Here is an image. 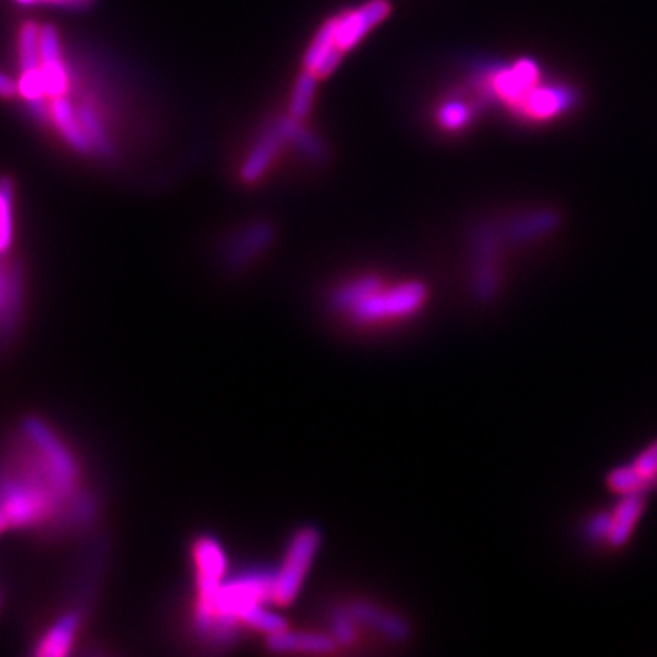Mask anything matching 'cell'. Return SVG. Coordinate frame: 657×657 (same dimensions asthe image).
I'll return each mask as SVG.
<instances>
[{
  "label": "cell",
  "mask_w": 657,
  "mask_h": 657,
  "mask_svg": "<svg viewBox=\"0 0 657 657\" xmlns=\"http://www.w3.org/2000/svg\"><path fill=\"white\" fill-rule=\"evenodd\" d=\"M428 291L420 282H402L386 285L380 276L369 291L345 313L356 325L375 327V325L404 322L415 316L426 303Z\"/></svg>",
  "instance_id": "cell-1"
},
{
  "label": "cell",
  "mask_w": 657,
  "mask_h": 657,
  "mask_svg": "<svg viewBox=\"0 0 657 657\" xmlns=\"http://www.w3.org/2000/svg\"><path fill=\"white\" fill-rule=\"evenodd\" d=\"M24 433L55 488L68 499H79V468L72 451L64 446L63 440L37 418H30L24 424Z\"/></svg>",
  "instance_id": "cell-2"
},
{
  "label": "cell",
  "mask_w": 657,
  "mask_h": 657,
  "mask_svg": "<svg viewBox=\"0 0 657 657\" xmlns=\"http://www.w3.org/2000/svg\"><path fill=\"white\" fill-rule=\"evenodd\" d=\"M322 535L313 526L296 530L287 544L283 561L276 568L274 605L287 606L302 592L303 583L320 550Z\"/></svg>",
  "instance_id": "cell-3"
},
{
  "label": "cell",
  "mask_w": 657,
  "mask_h": 657,
  "mask_svg": "<svg viewBox=\"0 0 657 657\" xmlns=\"http://www.w3.org/2000/svg\"><path fill=\"white\" fill-rule=\"evenodd\" d=\"M391 13L387 0H369L364 6L336 17V44L347 53L364 41L365 35L375 30Z\"/></svg>",
  "instance_id": "cell-4"
},
{
  "label": "cell",
  "mask_w": 657,
  "mask_h": 657,
  "mask_svg": "<svg viewBox=\"0 0 657 657\" xmlns=\"http://www.w3.org/2000/svg\"><path fill=\"white\" fill-rule=\"evenodd\" d=\"M192 559L196 568L198 599H210L227 577L225 550L214 537H199L192 546Z\"/></svg>",
  "instance_id": "cell-5"
},
{
  "label": "cell",
  "mask_w": 657,
  "mask_h": 657,
  "mask_svg": "<svg viewBox=\"0 0 657 657\" xmlns=\"http://www.w3.org/2000/svg\"><path fill=\"white\" fill-rule=\"evenodd\" d=\"M347 612L353 616L356 625L369 626L378 636L387 641H406L409 637V625L404 617L387 610L384 606L371 603L367 599H356L345 603Z\"/></svg>",
  "instance_id": "cell-6"
},
{
  "label": "cell",
  "mask_w": 657,
  "mask_h": 657,
  "mask_svg": "<svg viewBox=\"0 0 657 657\" xmlns=\"http://www.w3.org/2000/svg\"><path fill=\"white\" fill-rule=\"evenodd\" d=\"M344 55L345 53L336 44V17H333L314 35L313 42L309 44L303 57V66L318 79H324L338 68Z\"/></svg>",
  "instance_id": "cell-7"
},
{
  "label": "cell",
  "mask_w": 657,
  "mask_h": 657,
  "mask_svg": "<svg viewBox=\"0 0 657 657\" xmlns=\"http://www.w3.org/2000/svg\"><path fill=\"white\" fill-rule=\"evenodd\" d=\"M289 132H291V119H283L278 125L269 128L252 148L251 156L247 157L245 165L241 168V178L247 183H254L256 179H260L278 156L283 141L289 139Z\"/></svg>",
  "instance_id": "cell-8"
},
{
  "label": "cell",
  "mask_w": 657,
  "mask_h": 657,
  "mask_svg": "<svg viewBox=\"0 0 657 657\" xmlns=\"http://www.w3.org/2000/svg\"><path fill=\"white\" fill-rule=\"evenodd\" d=\"M267 648L272 652H307V654H331L338 643L329 634L296 632L285 628L278 634L265 637Z\"/></svg>",
  "instance_id": "cell-9"
},
{
  "label": "cell",
  "mask_w": 657,
  "mask_h": 657,
  "mask_svg": "<svg viewBox=\"0 0 657 657\" xmlns=\"http://www.w3.org/2000/svg\"><path fill=\"white\" fill-rule=\"evenodd\" d=\"M50 115H52L53 125L57 126L59 134L63 136L68 145L75 148L77 152L92 150V143H90V139L86 136L83 125H81L77 108L66 97L52 99Z\"/></svg>",
  "instance_id": "cell-10"
},
{
  "label": "cell",
  "mask_w": 657,
  "mask_h": 657,
  "mask_svg": "<svg viewBox=\"0 0 657 657\" xmlns=\"http://www.w3.org/2000/svg\"><path fill=\"white\" fill-rule=\"evenodd\" d=\"M623 497L625 499L617 504L614 515H606L605 539L612 546L625 543L643 511V493H630Z\"/></svg>",
  "instance_id": "cell-11"
},
{
  "label": "cell",
  "mask_w": 657,
  "mask_h": 657,
  "mask_svg": "<svg viewBox=\"0 0 657 657\" xmlns=\"http://www.w3.org/2000/svg\"><path fill=\"white\" fill-rule=\"evenodd\" d=\"M81 619L77 612L64 614L55 625L42 637L41 643L37 645V656L41 657H63L72 650L73 641L79 632Z\"/></svg>",
  "instance_id": "cell-12"
},
{
  "label": "cell",
  "mask_w": 657,
  "mask_h": 657,
  "mask_svg": "<svg viewBox=\"0 0 657 657\" xmlns=\"http://www.w3.org/2000/svg\"><path fill=\"white\" fill-rule=\"evenodd\" d=\"M269 240H271V230L263 227V225H258L249 232H245V236L241 238L238 245L232 243L227 260H229L232 267L245 265L247 261L252 260L254 256H258L263 251V247L269 243Z\"/></svg>",
  "instance_id": "cell-13"
},
{
  "label": "cell",
  "mask_w": 657,
  "mask_h": 657,
  "mask_svg": "<svg viewBox=\"0 0 657 657\" xmlns=\"http://www.w3.org/2000/svg\"><path fill=\"white\" fill-rule=\"evenodd\" d=\"M19 59L22 70L41 66V26L26 22L19 32Z\"/></svg>",
  "instance_id": "cell-14"
},
{
  "label": "cell",
  "mask_w": 657,
  "mask_h": 657,
  "mask_svg": "<svg viewBox=\"0 0 657 657\" xmlns=\"http://www.w3.org/2000/svg\"><path fill=\"white\" fill-rule=\"evenodd\" d=\"M316 81H318V77L307 70L296 79L294 88H292L291 105H289L291 117H294L296 121L305 119L309 114V110L313 106L314 92H316Z\"/></svg>",
  "instance_id": "cell-15"
},
{
  "label": "cell",
  "mask_w": 657,
  "mask_h": 657,
  "mask_svg": "<svg viewBox=\"0 0 657 657\" xmlns=\"http://www.w3.org/2000/svg\"><path fill=\"white\" fill-rule=\"evenodd\" d=\"M13 196L10 179H0V254L10 249L13 241Z\"/></svg>",
  "instance_id": "cell-16"
},
{
  "label": "cell",
  "mask_w": 657,
  "mask_h": 657,
  "mask_svg": "<svg viewBox=\"0 0 657 657\" xmlns=\"http://www.w3.org/2000/svg\"><path fill=\"white\" fill-rule=\"evenodd\" d=\"M639 479L641 490H647L648 486L657 482V442L643 451V455L637 457L636 462L630 466Z\"/></svg>",
  "instance_id": "cell-17"
},
{
  "label": "cell",
  "mask_w": 657,
  "mask_h": 657,
  "mask_svg": "<svg viewBox=\"0 0 657 657\" xmlns=\"http://www.w3.org/2000/svg\"><path fill=\"white\" fill-rule=\"evenodd\" d=\"M468 119H470V110L459 101H451L448 105L442 106L438 114V121L446 130H459L468 123Z\"/></svg>",
  "instance_id": "cell-18"
},
{
  "label": "cell",
  "mask_w": 657,
  "mask_h": 657,
  "mask_svg": "<svg viewBox=\"0 0 657 657\" xmlns=\"http://www.w3.org/2000/svg\"><path fill=\"white\" fill-rule=\"evenodd\" d=\"M21 6H57V8H70L81 10L94 4V0H15Z\"/></svg>",
  "instance_id": "cell-19"
},
{
  "label": "cell",
  "mask_w": 657,
  "mask_h": 657,
  "mask_svg": "<svg viewBox=\"0 0 657 657\" xmlns=\"http://www.w3.org/2000/svg\"><path fill=\"white\" fill-rule=\"evenodd\" d=\"M19 94V86L11 79L10 75L0 72V97L2 99H11Z\"/></svg>",
  "instance_id": "cell-20"
},
{
  "label": "cell",
  "mask_w": 657,
  "mask_h": 657,
  "mask_svg": "<svg viewBox=\"0 0 657 657\" xmlns=\"http://www.w3.org/2000/svg\"><path fill=\"white\" fill-rule=\"evenodd\" d=\"M6 526H10V521H8V517L4 515V511L0 510V532H2Z\"/></svg>",
  "instance_id": "cell-21"
},
{
  "label": "cell",
  "mask_w": 657,
  "mask_h": 657,
  "mask_svg": "<svg viewBox=\"0 0 657 657\" xmlns=\"http://www.w3.org/2000/svg\"><path fill=\"white\" fill-rule=\"evenodd\" d=\"M0 291H2V280H0Z\"/></svg>",
  "instance_id": "cell-22"
}]
</instances>
